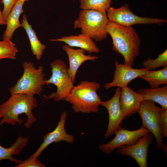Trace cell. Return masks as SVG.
Segmentation results:
<instances>
[{
	"instance_id": "obj_27",
	"label": "cell",
	"mask_w": 167,
	"mask_h": 167,
	"mask_svg": "<svg viewBox=\"0 0 167 167\" xmlns=\"http://www.w3.org/2000/svg\"><path fill=\"white\" fill-rule=\"evenodd\" d=\"M162 137H167V109H164L161 113L160 121Z\"/></svg>"
},
{
	"instance_id": "obj_10",
	"label": "cell",
	"mask_w": 167,
	"mask_h": 167,
	"mask_svg": "<svg viewBox=\"0 0 167 167\" xmlns=\"http://www.w3.org/2000/svg\"><path fill=\"white\" fill-rule=\"evenodd\" d=\"M153 139L152 134H147L133 144L119 147L117 152L121 155L132 157L140 167H147L148 147L153 143Z\"/></svg>"
},
{
	"instance_id": "obj_25",
	"label": "cell",
	"mask_w": 167,
	"mask_h": 167,
	"mask_svg": "<svg viewBox=\"0 0 167 167\" xmlns=\"http://www.w3.org/2000/svg\"><path fill=\"white\" fill-rule=\"evenodd\" d=\"M36 156H30L19 164L15 166V167H45L44 165L39 162Z\"/></svg>"
},
{
	"instance_id": "obj_17",
	"label": "cell",
	"mask_w": 167,
	"mask_h": 167,
	"mask_svg": "<svg viewBox=\"0 0 167 167\" xmlns=\"http://www.w3.org/2000/svg\"><path fill=\"white\" fill-rule=\"evenodd\" d=\"M29 0H19L13 7L6 20V27L2 35V39L11 40L15 31L18 28L21 27L19 21L20 15L24 13L23 6L26 2Z\"/></svg>"
},
{
	"instance_id": "obj_19",
	"label": "cell",
	"mask_w": 167,
	"mask_h": 167,
	"mask_svg": "<svg viewBox=\"0 0 167 167\" xmlns=\"http://www.w3.org/2000/svg\"><path fill=\"white\" fill-rule=\"evenodd\" d=\"M21 24V27L25 30L29 38L31 49L33 54L36 56V59L40 60L44 51L46 49V46L39 40L35 31L29 23L25 14H24L22 15Z\"/></svg>"
},
{
	"instance_id": "obj_21",
	"label": "cell",
	"mask_w": 167,
	"mask_h": 167,
	"mask_svg": "<svg viewBox=\"0 0 167 167\" xmlns=\"http://www.w3.org/2000/svg\"><path fill=\"white\" fill-rule=\"evenodd\" d=\"M139 77L147 82L151 88H156L167 84V66L160 70L149 71Z\"/></svg>"
},
{
	"instance_id": "obj_15",
	"label": "cell",
	"mask_w": 167,
	"mask_h": 167,
	"mask_svg": "<svg viewBox=\"0 0 167 167\" xmlns=\"http://www.w3.org/2000/svg\"><path fill=\"white\" fill-rule=\"evenodd\" d=\"M62 48L68 57L69 63L68 73L74 84L75 82L76 74L80 66L87 61H95L98 58L96 55H86V51L83 49H75L66 44L62 45Z\"/></svg>"
},
{
	"instance_id": "obj_9",
	"label": "cell",
	"mask_w": 167,
	"mask_h": 167,
	"mask_svg": "<svg viewBox=\"0 0 167 167\" xmlns=\"http://www.w3.org/2000/svg\"><path fill=\"white\" fill-rule=\"evenodd\" d=\"M150 133L147 129L142 126L139 128L133 131L121 128L115 132L114 137L110 141L102 143L98 147L105 154H109L121 146L136 143L141 137Z\"/></svg>"
},
{
	"instance_id": "obj_5",
	"label": "cell",
	"mask_w": 167,
	"mask_h": 167,
	"mask_svg": "<svg viewBox=\"0 0 167 167\" xmlns=\"http://www.w3.org/2000/svg\"><path fill=\"white\" fill-rule=\"evenodd\" d=\"M23 74L16 83L10 89L11 95L24 93L34 96L40 95L45 84L43 67L35 68L31 62L25 61L22 64Z\"/></svg>"
},
{
	"instance_id": "obj_14",
	"label": "cell",
	"mask_w": 167,
	"mask_h": 167,
	"mask_svg": "<svg viewBox=\"0 0 167 167\" xmlns=\"http://www.w3.org/2000/svg\"><path fill=\"white\" fill-rule=\"evenodd\" d=\"M143 100L142 96L135 92L130 87L121 88L120 105L125 117H130L138 112Z\"/></svg>"
},
{
	"instance_id": "obj_12",
	"label": "cell",
	"mask_w": 167,
	"mask_h": 167,
	"mask_svg": "<svg viewBox=\"0 0 167 167\" xmlns=\"http://www.w3.org/2000/svg\"><path fill=\"white\" fill-rule=\"evenodd\" d=\"M115 70L113 74L112 81L104 85L106 89L117 87L120 88L128 86L132 80L147 73L148 70L145 68L135 69L131 66L115 61Z\"/></svg>"
},
{
	"instance_id": "obj_3",
	"label": "cell",
	"mask_w": 167,
	"mask_h": 167,
	"mask_svg": "<svg viewBox=\"0 0 167 167\" xmlns=\"http://www.w3.org/2000/svg\"><path fill=\"white\" fill-rule=\"evenodd\" d=\"M100 87V84L95 81H81L74 86L64 100L72 105L75 113H96L102 101L96 92Z\"/></svg>"
},
{
	"instance_id": "obj_28",
	"label": "cell",
	"mask_w": 167,
	"mask_h": 167,
	"mask_svg": "<svg viewBox=\"0 0 167 167\" xmlns=\"http://www.w3.org/2000/svg\"><path fill=\"white\" fill-rule=\"evenodd\" d=\"M1 1L0 0V3ZM0 25H6V20L4 19L0 9Z\"/></svg>"
},
{
	"instance_id": "obj_1",
	"label": "cell",
	"mask_w": 167,
	"mask_h": 167,
	"mask_svg": "<svg viewBox=\"0 0 167 167\" xmlns=\"http://www.w3.org/2000/svg\"><path fill=\"white\" fill-rule=\"evenodd\" d=\"M106 30L112 38L113 50L123 56L125 64L132 66L139 54L141 44L135 29L132 26H124L109 20Z\"/></svg>"
},
{
	"instance_id": "obj_13",
	"label": "cell",
	"mask_w": 167,
	"mask_h": 167,
	"mask_svg": "<svg viewBox=\"0 0 167 167\" xmlns=\"http://www.w3.org/2000/svg\"><path fill=\"white\" fill-rule=\"evenodd\" d=\"M67 115L66 111L63 112L61 115L59 121L54 130L47 133L44 136L43 141L36 152L30 156L38 157L42 152L49 144L53 142L57 143L64 141L71 143L74 141V137L67 133L65 129V126Z\"/></svg>"
},
{
	"instance_id": "obj_8",
	"label": "cell",
	"mask_w": 167,
	"mask_h": 167,
	"mask_svg": "<svg viewBox=\"0 0 167 167\" xmlns=\"http://www.w3.org/2000/svg\"><path fill=\"white\" fill-rule=\"evenodd\" d=\"M106 11L109 21L124 26H132L136 24H153L161 25L164 23L167 22L166 19L163 18L141 17L136 15L130 10L128 4H125L117 8L110 6Z\"/></svg>"
},
{
	"instance_id": "obj_7",
	"label": "cell",
	"mask_w": 167,
	"mask_h": 167,
	"mask_svg": "<svg viewBox=\"0 0 167 167\" xmlns=\"http://www.w3.org/2000/svg\"><path fill=\"white\" fill-rule=\"evenodd\" d=\"M155 102L149 100L142 101L138 111L142 121V126L151 132L156 140V147L162 149L167 154V145L162 141L160 121L164 110L156 106Z\"/></svg>"
},
{
	"instance_id": "obj_22",
	"label": "cell",
	"mask_w": 167,
	"mask_h": 167,
	"mask_svg": "<svg viewBox=\"0 0 167 167\" xmlns=\"http://www.w3.org/2000/svg\"><path fill=\"white\" fill-rule=\"evenodd\" d=\"M18 52L11 40L6 39L0 41V60L5 58L15 59Z\"/></svg>"
},
{
	"instance_id": "obj_16",
	"label": "cell",
	"mask_w": 167,
	"mask_h": 167,
	"mask_svg": "<svg viewBox=\"0 0 167 167\" xmlns=\"http://www.w3.org/2000/svg\"><path fill=\"white\" fill-rule=\"evenodd\" d=\"M51 42L59 41L65 43L71 47H77L83 49L88 53H99L100 50L93 40L87 35L80 34L63 36L60 38L50 40Z\"/></svg>"
},
{
	"instance_id": "obj_18",
	"label": "cell",
	"mask_w": 167,
	"mask_h": 167,
	"mask_svg": "<svg viewBox=\"0 0 167 167\" xmlns=\"http://www.w3.org/2000/svg\"><path fill=\"white\" fill-rule=\"evenodd\" d=\"M2 124L0 123V127ZM29 137H23L19 135L15 142L8 148H5L0 145V161L7 159L17 164L21 163L22 161L16 159L13 156L19 154L28 144Z\"/></svg>"
},
{
	"instance_id": "obj_6",
	"label": "cell",
	"mask_w": 167,
	"mask_h": 167,
	"mask_svg": "<svg viewBox=\"0 0 167 167\" xmlns=\"http://www.w3.org/2000/svg\"><path fill=\"white\" fill-rule=\"evenodd\" d=\"M50 65L52 75L48 79L45 80V84H53L56 86L57 90L45 96V98L52 99L55 101L64 100L74 86L68 74V68L65 62L60 59L52 62Z\"/></svg>"
},
{
	"instance_id": "obj_11",
	"label": "cell",
	"mask_w": 167,
	"mask_h": 167,
	"mask_svg": "<svg viewBox=\"0 0 167 167\" xmlns=\"http://www.w3.org/2000/svg\"><path fill=\"white\" fill-rule=\"evenodd\" d=\"M121 88L117 87L112 97L108 101H101L100 105L107 110L109 116L108 127L104 135L105 139L114 134L118 130L122 128V120L125 118L121 109L119 99Z\"/></svg>"
},
{
	"instance_id": "obj_20",
	"label": "cell",
	"mask_w": 167,
	"mask_h": 167,
	"mask_svg": "<svg viewBox=\"0 0 167 167\" xmlns=\"http://www.w3.org/2000/svg\"><path fill=\"white\" fill-rule=\"evenodd\" d=\"M137 93L142 96L143 100H149L160 104L167 109V85L161 88L139 89Z\"/></svg>"
},
{
	"instance_id": "obj_24",
	"label": "cell",
	"mask_w": 167,
	"mask_h": 167,
	"mask_svg": "<svg viewBox=\"0 0 167 167\" xmlns=\"http://www.w3.org/2000/svg\"><path fill=\"white\" fill-rule=\"evenodd\" d=\"M143 68L149 71L154 70L162 66H167V49L158 55L155 59L148 58L142 63Z\"/></svg>"
},
{
	"instance_id": "obj_4",
	"label": "cell",
	"mask_w": 167,
	"mask_h": 167,
	"mask_svg": "<svg viewBox=\"0 0 167 167\" xmlns=\"http://www.w3.org/2000/svg\"><path fill=\"white\" fill-rule=\"evenodd\" d=\"M109 21L105 11L82 10L73 23L74 29L81 28V33L96 41L107 39L106 28Z\"/></svg>"
},
{
	"instance_id": "obj_23",
	"label": "cell",
	"mask_w": 167,
	"mask_h": 167,
	"mask_svg": "<svg viewBox=\"0 0 167 167\" xmlns=\"http://www.w3.org/2000/svg\"><path fill=\"white\" fill-rule=\"evenodd\" d=\"M82 10L106 11L110 7L111 0H79Z\"/></svg>"
},
{
	"instance_id": "obj_26",
	"label": "cell",
	"mask_w": 167,
	"mask_h": 167,
	"mask_svg": "<svg viewBox=\"0 0 167 167\" xmlns=\"http://www.w3.org/2000/svg\"><path fill=\"white\" fill-rule=\"evenodd\" d=\"M19 0H2L1 2L3 5L2 11L4 19H6L11 10Z\"/></svg>"
},
{
	"instance_id": "obj_2",
	"label": "cell",
	"mask_w": 167,
	"mask_h": 167,
	"mask_svg": "<svg viewBox=\"0 0 167 167\" xmlns=\"http://www.w3.org/2000/svg\"><path fill=\"white\" fill-rule=\"evenodd\" d=\"M11 95L7 101L0 105V123L12 126L21 124L24 120L20 119L19 116L24 113L27 116V121L24 126L26 129L30 128L36 121L32 112L37 106L35 98L34 96L24 93Z\"/></svg>"
}]
</instances>
